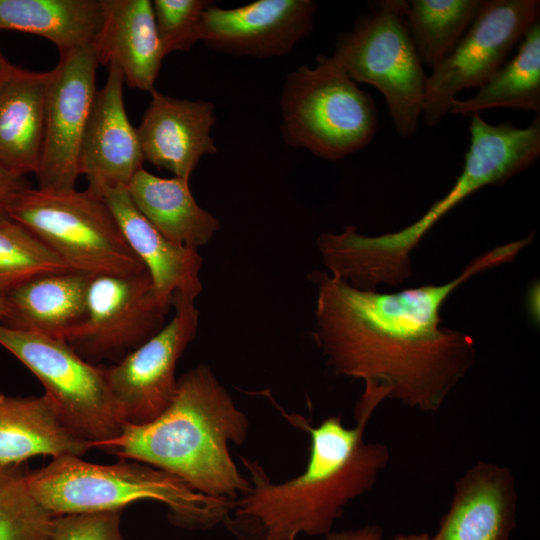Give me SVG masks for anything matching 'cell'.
<instances>
[{"mask_svg":"<svg viewBox=\"0 0 540 540\" xmlns=\"http://www.w3.org/2000/svg\"><path fill=\"white\" fill-rule=\"evenodd\" d=\"M534 234L471 260L449 282L383 293L314 272V339L336 375L364 393L423 412L438 411L476 360L474 340L441 325L449 296L472 277L512 262Z\"/></svg>","mask_w":540,"mask_h":540,"instance_id":"1","label":"cell"},{"mask_svg":"<svg viewBox=\"0 0 540 540\" xmlns=\"http://www.w3.org/2000/svg\"><path fill=\"white\" fill-rule=\"evenodd\" d=\"M380 405L359 398L356 424L346 427L330 416L313 427L301 416H287L310 437L305 470L273 483L256 461L241 457L250 489L235 500L223 520L240 540H296L299 534H328L345 506L368 492L389 462L388 448L367 442L365 429Z\"/></svg>","mask_w":540,"mask_h":540,"instance_id":"2","label":"cell"},{"mask_svg":"<svg viewBox=\"0 0 540 540\" xmlns=\"http://www.w3.org/2000/svg\"><path fill=\"white\" fill-rule=\"evenodd\" d=\"M248 428L247 415L211 368L200 364L178 378L171 403L157 418L124 424L118 436L92 448L163 470L205 495L235 500L250 482L229 446L244 443Z\"/></svg>","mask_w":540,"mask_h":540,"instance_id":"3","label":"cell"},{"mask_svg":"<svg viewBox=\"0 0 540 540\" xmlns=\"http://www.w3.org/2000/svg\"><path fill=\"white\" fill-rule=\"evenodd\" d=\"M469 131L470 146L460 175L417 221L377 236L360 234L354 225L318 236L316 246L330 275L364 290L404 283L412 276V251L439 220L469 195L505 183L539 158V116L528 127L518 128L509 122L493 125L473 115Z\"/></svg>","mask_w":540,"mask_h":540,"instance_id":"4","label":"cell"},{"mask_svg":"<svg viewBox=\"0 0 540 540\" xmlns=\"http://www.w3.org/2000/svg\"><path fill=\"white\" fill-rule=\"evenodd\" d=\"M27 483L37 502L52 516L123 510L143 500L165 504L177 525L208 528L222 522L232 500L205 495L180 478L135 460L95 464L60 456L36 470Z\"/></svg>","mask_w":540,"mask_h":540,"instance_id":"5","label":"cell"},{"mask_svg":"<svg viewBox=\"0 0 540 540\" xmlns=\"http://www.w3.org/2000/svg\"><path fill=\"white\" fill-rule=\"evenodd\" d=\"M285 142L314 155L337 160L370 143L377 129V109L331 56H319L315 67L291 72L282 96Z\"/></svg>","mask_w":540,"mask_h":540,"instance_id":"6","label":"cell"},{"mask_svg":"<svg viewBox=\"0 0 540 540\" xmlns=\"http://www.w3.org/2000/svg\"><path fill=\"white\" fill-rule=\"evenodd\" d=\"M7 216L32 232L73 271L93 277L146 270L104 200L88 189L51 191L28 186L14 198Z\"/></svg>","mask_w":540,"mask_h":540,"instance_id":"7","label":"cell"},{"mask_svg":"<svg viewBox=\"0 0 540 540\" xmlns=\"http://www.w3.org/2000/svg\"><path fill=\"white\" fill-rule=\"evenodd\" d=\"M408 1L382 0L342 33L332 59L354 82L383 95L396 133L411 137L422 115L427 76L405 18Z\"/></svg>","mask_w":540,"mask_h":540,"instance_id":"8","label":"cell"},{"mask_svg":"<svg viewBox=\"0 0 540 540\" xmlns=\"http://www.w3.org/2000/svg\"><path fill=\"white\" fill-rule=\"evenodd\" d=\"M0 345L40 381L66 424L91 448L120 434L124 423L104 366L86 361L64 340L1 323Z\"/></svg>","mask_w":540,"mask_h":540,"instance_id":"9","label":"cell"},{"mask_svg":"<svg viewBox=\"0 0 540 540\" xmlns=\"http://www.w3.org/2000/svg\"><path fill=\"white\" fill-rule=\"evenodd\" d=\"M538 0H488L454 49L425 83L421 118L434 127L450 113L456 94L483 86L539 20Z\"/></svg>","mask_w":540,"mask_h":540,"instance_id":"10","label":"cell"},{"mask_svg":"<svg viewBox=\"0 0 540 540\" xmlns=\"http://www.w3.org/2000/svg\"><path fill=\"white\" fill-rule=\"evenodd\" d=\"M172 300L154 287L146 270L93 276L84 321L64 341L86 361L119 362L166 323Z\"/></svg>","mask_w":540,"mask_h":540,"instance_id":"11","label":"cell"},{"mask_svg":"<svg viewBox=\"0 0 540 540\" xmlns=\"http://www.w3.org/2000/svg\"><path fill=\"white\" fill-rule=\"evenodd\" d=\"M173 317L150 339L119 362L104 366L108 388L124 424L148 423L171 403L176 366L195 339L199 310L195 300L174 295Z\"/></svg>","mask_w":540,"mask_h":540,"instance_id":"12","label":"cell"},{"mask_svg":"<svg viewBox=\"0 0 540 540\" xmlns=\"http://www.w3.org/2000/svg\"><path fill=\"white\" fill-rule=\"evenodd\" d=\"M98 65L95 46L89 45L59 55L50 71L42 154L35 174L40 189H76L81 144L97 92Z\"/></svg>","mask_w":540,"mask_h":540,"instance_id":"13","label":"cell"},{"mask_svg":"<svg viewBox=\"0 0 540 540\" xmlns=\"http://www.w3.org/2000/svg\"><path fill=\"white\" fill-rule=\"evenodd\" d=\"M317 3L312 0H258L202 12L199 38L208 47L256 58L287 54L314 27Z\"/></svg>","mask_w":540,"mask_h":540,"instance_id":"14","label":"cell"},{"mask_svg":"<svg viewBox=\"0 0 540 540\" xmlns=\"http://www.w3.org/2000/svg\"><path fill=\"white\" fill-rule=\"evenodd\" d=\"M124 82L121 69L109 64L81 144L80 173L88 179L87 189L99 197L106 189L127 188L145 161L136 128L125 110Z\"/></svg>","mask_w":540,"mask_h":540,"instance_id":"15","label":"cell"},{"mask_svg":"<svg viewBox=\"0 0 540 540\" xmlns=\"http://www.w3.org/2000/svg\"><path fill=\"white\" fill-rule=\"evenodd\" d=\"M151 96L136 128L144 160L189 181L200 159L216 153L210 136L216 121L214 105L172 98L157 90Z\"/></svg>","mask_w":540,"mask_h":540,"instance_id":"16","label":"cell"},{"mask_svg":"<svg viewBox=\"0 0 540 540\" xmlns=\"http://www.w3.org/2000/svg\"><path fill=\"white\" fill-rule=\"evenodd\" d=\"M517 500L511 469L478 461L455 481L450 506L430 540H510Z\"/></svg>","mask_w":540,"mask_h":540,"instance_id":"17","label":"cell"},{"mask_svg":"<svg viewBox=\"0 0 540 540\" xmlns=\"http://www.w3.org/2000/svg\"><path fill=\"white\" fill-rule=\"evenodd\" d=\"M104 200L132 252L149 274L155 289L173 300L180 295L196 300L202 290V257L198 250L164 237L137 209L126 188L106 189Z\"/></svg>","mask_w":540,"mask_h":540,"instance_id":"18","label":"cell"},{"mask_svg":"<svg viewBox=\"0 0 540 540\" xmlns=\"http://www.w3.org/2000/svg\"><path fill=\"white\" fill-rule=\"evenodd\" d=\"M101 2L103 22L94 44L98 63L117 65L130 88L153 92L166 55L156 29L152 1Z\"/></svg>","mask_w":540,"mask_h":540,"instance_id":"19","label":"cell"},{"mask_svg":"<svg viewBox=\"0 0 540 540\" xmlns=\"http://www.w3.org/2000/svg\"><path fill=\"white\" fill-rule=\"evenodd\" d=\"M90 449L91 443L66 424L47 394L0 392V464H25L37 456L81 457Z\"/></svg>","mask_w":540,"mask_h":540,"instance_id":"20","label":"cell"},{"mask_svg":"<svg viewBox=\"0 0 540 540\" xmlns=\"http://www.w3.org/2000/svg\"><path fill=\"white\" fill-rule=\"evenodd\" d=\"M49 79L12 65L0 83V165L22 177L39 168Z\"/></svg>","mask_w":540,"mask_h":540,"instance_id":"21","label":"cell"},{"mask_svg":"<svg viewBox=\"0 0 540 540\" xmlns=\"http://www.w3.org/2000/svg\"><path fill=\"white\" fill-rule=\"evenodd\" d=\"M91 278L68 271L26 281L5 297L11 311L6 325L64 340L86 317Z\"/></svg>","mask_w":540,"mask_h":540,"instance_id":"22","label":"cell"},{"mask_svg":"<svg viewBox=\"0 0 540 540\" xmlns=\"http://www.w3.org/2000/svg\"><path fill=\"white\" fill-rule=\"evenodd\" d=\"M126 189L141 214L175 244L199 250L220 228V221L197 204L188 180L155 176L142 168Z\"/></svg>","mask_w":540,"mask_h":540,"instance_id":"23","label":"cell"},{"mask_svg":"<svg viewBox=\"0 0 540 540\" xmlns=\"http://www.w3.org/2000/svg\"><path fill=\"white\" fill-rule=\"evenodd\" d=\"M102 22L101 0H0V30L46 38L59 55L94 45Z\"/></svg>","mask_w":540,"mask_h":540,"instance_id":"24","label":"cell"},{"mask_svg":"<svg viewBox=\"0 0 540 540\" xmlns=\"http://www.w3.org/2000/svg\"><path fill=\"white\" fill-rule=\"evenodd\" d=\"M514 57L466 100L455 99L450 113L463 116L500 107L540 112V21L525 33Z\"/></svg>","mask_w":540,"mask_h":540,"instance_id":"25","label":"cell"},{"mask_svg":"<svg viewBox=\"0 0 540 540\" xmlns=\"http://www.w3.org/2000/svg\"><path fill=\"white\" fill-rule=\"evenodd\" d=\"M484 0H412L405 18L422 64L432 69L456 46Z\"/></svg>","mask_w":540,"mask_h":540,"instance_id":"26","label":"cell"},{"mask_svg":"<svg viewBox=\"0 0 540 540\" xmlns=\"http://www.w3.org/2000/svg\"><path fill=\"white\" fill-rule=\"evenodd\" d=\"M73 271L39 238L8 216L0 218V296L37 276Z\"/></svg>","mask_w":540,"mask_h":540,"instance_id":"27","label":"cell"},{"mask_svg":"<svg viewBox=\"0 0 540 540\" xmlns=\"http://www.w3.org/2000/svg\"><path fill=\"white\" fill-rule=\"evenodd\" d=\"M25 464H0V540H50L54 516L33 497Z\"/></svg>","mask_w":540,"mask_h":540,"instance_id":"28","label":"cell"},{"mask_svg":"<svg viewBox=\"0 0 540 540\" xmlns=\"http://www.w3.org/2000/svg\"><path fill=\"white\" fill-rule=\"evenodd\" d=\"M211 2L204 0H154V19L165 55L189 51L200 41L202 12Z\"/></svg>","mask_w":540,"mask_h":540,"instance_id":"29","label":"cell"},{"mask_svg":"<svg viewBox=\"0 0 540 540\" xmlns=\"http://www.w3.org/2000/svg\"><path fill=\"white\" fill-rule=\"evenodd\" d=\"M123 510L56 516L50 540H125L120 531Z\"/></svg>","mask_w":540,"mask_h":540,"instance_id":"30","label":"cell"},{"mask_svg":"<svg viewBox=\"0 0 540 540\" xmlns=\"http://www.w3.org/2000/svg\"><path fill=\"white\" fill-rule=\"evenodd\" d=\"M28 187L25 178L16 175L0 165V218L7 216V211L17 194Z\"/></svg>","mask_w":540,"mask_h":540,"instance_id":"31","label":"cell"},{"mask_svg":"<svg viewBox=\"0 0 540 540\" xmlns=\"http://www.w3.org/2000/svg\"><path fill=\"white\" fill-rule=\"evenodd\" d=\"M326 540H382V531L376 526L341 532L330 531L326 534Z\"/></svg>","mask_w":540,"mask_h":540,"instance_id":"32","label":"cell"},{"mask_svg":"<svg viewBox=\"0 0 540 540\" xmlns=\"http://www.w3.org/2000/svg\"><path fill=\"white\" fill-rule=\"evenodd\" d=\"M11 317L9 304L5 297L0 296V323L6 324Z\"/></svg>","mask_w":540,"mask_h":540,"instance_id":"33","label":"cell"},{"mask_svg":"<svg viewBox=\"0 0 540 540\" xmlns=\"http://www.w3.org/2000/svg\"><path fill=\"white\" fill-rule=\"evenodd\" d=\"M393 540H430V536L426 533L422 534H408V535H399Z\"/></svg>","mask_w":540,"mask_h":540,"instance_id":"34","label":"cell"},{"mask_svg":"<svg viewBox=\"0 0 540 540\" xmlns=\"http://www.w3.org/2000/svg\"><path fill=\"white\" fill-rule=\"evenodd\" d=\"M12 64L7 61L0 51V83L11 68Z\"/></svg>","mask_w":540,"mask_h":540,"instance_id":"35","label":"cell"}]
</instances>
